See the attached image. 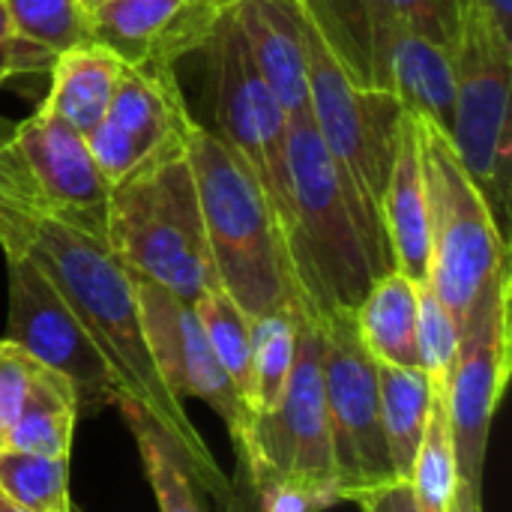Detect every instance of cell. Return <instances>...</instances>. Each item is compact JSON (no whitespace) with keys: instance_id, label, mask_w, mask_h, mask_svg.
<instances>
[{"instance_id":"6da1fadb","label":"cell","mask_w":512,"mask_h":512,"mask_svg":"<svg viewBox=\"0 0 512 512\" xmlns=\"http://www.w3.org/2000/svg\"><path fill=\"white\" fill-rule=\"evenodd\" d=\"M24 252L51 279L57 294L108 360L123 393L120 402H135L144 408L174 441L198 489L228 507L234 489L216 465L201 432L192 426L186 405L159 378L144 342L132 276L111 255L108 243L96 234L42 216L36 219Z\"/></svg>"},{"instance_id":"7a4b0ae2","label":"cell","mask_w":512,"mask_h":512,"mask_svg":"<svg viewBox=\"0 0 512 512\" xmlns=\"http://www.w3.org/2000/svg\"><path fill=\"white\" fill-rule=\"evenodd\" d=\"M288 198L282 237L294 300L312 318L354 312L393 261L312 123H288Z\"/></svg>"},{"instance_id":"3957f363","label":"cell","mask_w":512,"mask_h":512,"mask_svg":"<svg viewBox=\"0 0 512 512\" xmlns=\"http://www.w3.org/2000/svg\"><path fill=\"white\" fill-rule=\"evenodd\" d=\"M186 156L222 291L246 318H261L294 303L285 237L252 168L228 141L198 120L189 129Z\"/></svg>"},{"instance_id":"277c9868","label":"cell","mask_w":512,"mask_h":512,"mask_svg":"<svg viewBox=\"0 0 512 512\" xmlns=\"http://www.w3.org/2000/svg\"><path fill=\"white\" fill-rule=\"evenodd\" d=\"M105 243L132 276L183 303H195L216 282L186 153L111 186Z\"/></svg>"},{"instance_id":"5b68a950","label":"cell","mask_w":512,"mask_h":512,"mask_svg":"<svg viewBox=\"0 0 512 512\" xmlns=\"http://www.w3.org/2000/svg\"><path fill=\"white\" fill-rule=\"evenodd\" d=\"M306 33L309 114L357 204L381 225L378 207L396 159L405 108L372 87L327 33L315 0H300Z\"/></svg>"},{"instance_id":"8992f818","label":"cell","mask_w":512,"mask_h":512,"mask_svg":"<svg viewBox=\"0 0 512 512\" xmlns=\"http://www.w3.org/2000/svg\"><path fill=\"white\" fill-rule=\"evenodd\" d=\"M414 132L429 216L426 285L462 330L480 294L510 264V243L483 192L468 177L447 129L414 114Z\"/></svg>"},{"instance_id":"52a82bcc","label":"cell","mask_w":512,"mask_h":512,"mask_svg":"<svg viewBox=\"0 0 512 512\" xmlns=\"http://www.w3.org/2000/svg\"><path fill=\"white\" fill-rule=\"evenodd\" d=\"M234 453L240 459V474L249 480V486L282 480L315 492L327 501V507L339 504L333 435L321 375V339L315 318L300 303L297 357L288 390L273 414L249 420V429Z\"/></svg>"},{"instance_id":"ba28073f","label":"cell","mask_w":512,"mask_h":512,"mask_svg":"<svg viewBox=\"0 0 512 512\" xmlns=\"http://www.w3.org/2000/svg\"><path fill=\"white\" fill-rule=\"evenodd\" d=\"M510 81L512 42L495 33L477 9H465L456 42V102L447 135L504 234L510 228L512 189Z\"/></svg>"},{"instance_id":"9c48e42d","label":"cell","mask_w":512,"mask_h":512,"mask_svg":"<svg viewBox=\"0 0 512 512\" xmlns=\"http://www.w3.org/2000/svg\"><path fill=\"white\" fill-rule=\"evenodd\" d=\"M216 135L228 141L264 186L279 228L288 219V117L267 87L228 0L222 21L201 48Z\"/></svg>"},{"instance_id":"30bf717a","label":"cell","mask_w":512,"mask_h":512,"mask_svg":"<svg viewBox=\"0 0 512 512\" xmlns=\"http://www.w3.org/2000/svg\"><path fill=\"white\" fill-rule=\"evenodd\" d=\"M321 339L324 399L333 435V459L339 480V504L396 483L378 396V363L363 348L354 312H330L315 318Z\"/></svg>"},{"instance_id":"8fae6325","label":"cell","mask_w":512,"mask_h":512,"mask_svg":"<svg viewBox=\"0 0 512 512\" xmlns=\"http://www.w3.org/2000/svg\"><path fill=\"white\" fill-rule=\"evenodd\" d=\"M510 264L480 294L459 330V351L444 384V405L456 450L459 480L483 486L495 411L507 393L512 369Z\"/></svg>"},{"instance_id":"7c38bea8","label":"cell","mask_w":512,"mask_h":512,"mask_svg":"<svg viewBox=\"0 0 512 512\" xmlns=\"http://www.w3.org/2000/svg\"><path fill=\"white\" fill-rule=\"evenodd\" d=\"M6 291L9 309L3 339L45 369L63 375L78 396L81 417L99 414L123 399L108 360L27 252L6 255Z\"/></svg>"},{"instance_id":"4fadbf2b","label":"cell","mask_w":512,"mask_h":512,"mask_svg":"<svg viewBox=\"0 0 512 512\" xmlns=\"http://www.w3.org/2000/svg\"><path fill=\"white\" fill-rule=\"evenodd\" d=\"M195 117L174 69H123L117 93L87 135V144L111 186L186 153Z\"/></svg>"},{"instance_id":"5bb4252c","label":"cell","mask_w":512,"mask_h":512,"mask_svg":"<svg viewBox=\"0 0 512 512\" xmlns=\"http://www.w3.org/2000/svg\"><path fill=\"white\" fill-rule=\"evenodd\" d=\"M132 285H135L144 342L159 378L180 402L186 399L204 402L225 423L231 444L237 450L249 429V417L237 387L231 384L222 363L216 360L192 303H183L171 291L138 276H132Z\"/></svg>"},{"instance_id":"9a60e30c","label":"cell","mask_w":512,"mask_h":512,"mask_svg":"<svg viewBox=\"0 0 512 512\" xmlns=\"http://www.w3.org/2000/svg\"><path fill=\"white\" fill-rule=\"evenodd\" d=\"M324 27L372 87L387 90L405 111L423 114L450 132L456 102V48L432 42L396 21L363 24L345 33H336L327 21Z\"/></svg>"},{"instance_id":"2e32d148","label":"cell","mask_w":512,"mask_h":512,"mask_svg":"<svg viewBox=\"0 0 512 512\" xmlns=\"http://www.w3.org/2000/svg\"><path fill=\"white\" fill-rule=\"evenodd\" d=\"M15 147L36 186L42 216L105 240L111 183L105 180L87 135L39 105V111L15 123Z\"/></svg>"},{"instance_id":"e0dca14e","label":"cell","mask_w":512,"mask_h":512,"mask_svg":"<svg viewBox=\"0 0 512 512\" xmlns=\"http://www.w3.org/2000/svg\"><path fill=\"white\" fill-rule=\"evenodd\" d=\"M228 0H105L93 6L96 45L129 69H174L201 51Z\"/></svg>"},{"instance_id":"ac0fdd59","label":"cell","mask_w":512,"mask_h":512,"mask_svg":"<svg viewBox=\"0 0 512 512\" xmlns=\"http://www.w3.org/2000/svg\"><path fill=\"white\" fill-rule=\"evenodd\" d=\"M249 51L288 123H312L300 0H231Z\"/></svg>"},{"instance_id":"d6986e66","label":"cell","mask_w":512,"mask_h":512,"mask_svg":"<svg viewBox=\"0 0 512 512\" xmlns=\"http://www.w3.org/2000/svg\"><path fill=\"white\" fill-rule=\"evenodd\" d=\"M381 231L393 270L405 273L414 282L429 276V216H426V186L414 132V114L405 111L396 159L387 174V186L378 207Z\"/></svg>"},{"instance_id":"ffe728a7","label":"cell","mask_w":512,"mask_h":512,"mask_svg":"<svg viewBox=\"0 0 512 512\" xmlns=\"http://www.w3.org/2000/svg\"><path fill=\"white\" fill-rule=\"evenodd\" d=\"M123 69L126 66L96 42L60 51L48 69V96L42 108L66 120L81 135H90L105 117Z\"/></svg>"},{"instance_id":"44dd1931","label":"cell","mask_w":512,"mask_h":512,"mask_svg":"<svg viewBox=\"0 0 512 512\" xmlns=\"http://www.w3.org/2000/svg\"><path fill=\"white\" fill-rule=\"evenodd\" d=\"M417 309L420 282L399 270H387L372 282L354 309V327L375 363L420 369L417 357Z\"/></svg>"},{"instance_id":"7402d4cb","label":"cell","mask_w":512,"mask_h":512,"mask_svg":"<svg viewBox=\"0 0 512 512\" xmlns=\"http://www.w3.org/2000/svg\"><path fill=\"white\" fill-rule=\"evenodd\" d=\"M78 420L81 414L72 384L63 375L42 366L0 447L69 459Z\"/></svg>"},{"instance_id":"603a6c76","label":"cell","mask_w":512,"mask_h":512,"mask_svg":"<svg viewBox=\"0 0 512 512\" xmlns=\"http://www.w3.org/2000/svg\"><path fill=\"white\" fill-rule=\"evenodd\" d=\"M378 396H381V429H384L393 477L408 483L432 408V384L423 369L378 363Z\"/></svg>"},{"instance_id":"cb8c5ba5","label":"cell","mask_w":512,"mask_h":512,"mask_svg":"<svg viewBox=\"0 0 512 512\" xmlns=\"http://www.w3.org/2000/svg\"><path fill=\"white\" fill-rule=\"evenodd\" d=\"M294 357H297V303L252 318L249 378L243 390V408L249 420L267 417L279 408L291 381Z\"/></svg>"},{"instance_id":"d4e9b609","label":"cell","mask_w":512,"mask_h":512,"mask_svg":"<svg viewBox=\"0 0 512 512\" xmlns=\"http://www.w3.org/2000/svg\"><path fill=\"white\" fill-rule=\"evenodd\" d=\"M318 6L336 33L396 21L447 48H456L465 15V0H318Z\"/></svg>"},{"instance_id":"484cf974","label":"cell","mask_w":512,"mask_h":512,"mask_svg":"<svg viewBox=\"0 0 512 512\" xmlns=\"http://www.w3.org/2000/svg\"><path fill=\"white\" fill-rule=\"evenodd\" d=\"M132 432L141 456V471L147 486L153 489V498L159 512H207L201 504V489L186 471L174 441L153 423V417L138 408L135 402H117L114 405Z\"/></svg>"},{"instance_id":"4316f807","label":"cell","mask_w":512,"mask_h":512,"mask_svg":"<svg viewBox=\"0 0 512 512\" xmlns=\"http://www.w3.org/2000/svg\"><path fill=\"white\" fill-rule=\"evenodd\" d=\"M408 486L414 492V501H417L420 512L450 510V501H453L456 486H459V471H456V450H453L444 390H432V408H429V420H426L420 450H417L414 465H411Z\"/></svg>"},{"instance_id":"83f0119b","label":"cell","mask_w":512,"mask_h":512,"mask_svg":"<svg viewBox=\"0 0 512 512\" xmlns=\"http://www.w3.org/2000/svg\"><path fill=\"white\" fill-rule=\"evenodd\" d=\"M0 492L30 512H72L69 459L0 447Z\"/></svg>"},{"instance_id":"f1b7e54d","label":"cell","mask_w":512,"mask_h":512,"mask_svg":"<svg viewBox=\"0 0 512 512\" xmlns=\"http://www.w3.org/2000/svg\"><path fill=\"white\" fill-rule=\"evenodd\" d=\"M18 36L51 54L93 45V6L87 0H3Z\"/></svg>"},{"instance_id":"f546056e","label":"cell","mask_w":512,"mask_h":512,"mask_svg":"<svg viewBox=\"0 0 512 512\" xmlns=\"http://www.w3.org/2000/svg\"><path fill=\"white\" fill-rule=\"evenodd\" d=\"M42 219L36 186L15 147V123L0 114V246L3 255L27 249L30 231Z\"/></svg>"},{"instance_id":"4dcf8cb0","label":"cell","mask_w":512,"mask_h":512,"mask_svg":"<svg viewBox=\"0 0 512 512\" xmlns=\"http://www.w3.org/2000/svg\"><path fill=\"white\" fill-rule=\"evenodd\" d=\"M192 309L207 333L216 360L222 363L225 375L231 378L243 402V390L249 378V351H252V318L243 315V309L222 291L219 282H213L192 303Z\"/></svg>"},{"instance_id":"1f68e13d","label":"cell","mask_w":512,"mask_h":512,"mask_svg":"<svg viewBox=\"0 0 512 512\" xmlns=\"http://www.w3.org/2000/svg\"><path fill=\"white\" fill-rule=\"evenodd\" d=\"M459 351V324L438 300V294L420 282V309H417V357L432 390H444L453 360Z\"/></svg>"},{"instance_id":"d6a6232c","label":"cell","mask_w":512,"mask_h":512,"mask_svg":"<svg viewBox=\"0 0 512 512\" xmlns=\"http://www.w3.org/2000/svg\"><path fill=\"white\" fill-rule=\"evenodd\" d=\"M42 363H36L30 354H24L9 339H0V444L15 423Z\"/></svg>"},{"instance_id":"836d02e7","label":"cell","mask_w":512,"mask_h":512,"mask_svg":"<svg viewBox=\"0 0 512 512\" xmlns=\"http://www.w3.org/2000/svg\"><path fill=\"white\" fill-rule=\"evenodd\" d=\"M57 54L48 48L27 42L24 36L15 33L6 6L0 0V87L15 84L18 78H33V75H48L51 63Z\"/></svg>"},{"instance_id":"e575fe53","label":"cell","mask_w":512,"mask_h":512,"mask_svg":"<svg viewBox=\"0 0 512 512\" xmlns=\"http://www.w3.org/2000/svg\"><path fill=\"white\" fill-rule=\"evenodd\" d=\"M261 512H321L327 510V501L318 498L315 492L297 486V483H282V480H267L252 486Z\"/></svg>"},{"instance_id":"d590c367","label":"cell","mask_w":512,"mask_h":512,"mask_svg":"<svg viewBox=\"0 0 512 512\" xmlns=\"http://www.w3.org/2000/svg\"><path fill=\"white\" fill-rule=\"evenodd\" d=\"M360 510L363 512H420L417 501H414V492L408 483L396 480L390 486H381L369 495H363L360 501Z\"/></svg>"},{"instance_id":"8d00e7d4","label":"cell","mask_w":512,"mask_h":512,"mask_svg":"<svg viewBox=\"0 0 512 512\" xmlns=\"http://www.w3.org/2000/svg\"><path fill=\"white\" fill-rule=\"evenodd\" d=\"M465 9H477L495 33L512 42V0H465Z\"/></svg>"},{"instance_id":"74e56055","label":"cell","mask_w":512,"mask_h":512,"mask_svg":"<svg viewBox=\"0 0 512 512\" xmlns=\"http://www.w3.org/2000/svg\"><path fill=\"white\" fill-rule=\"evenodd\" d=\"M447 512H483V486H474V483L459 480L456 495H453L450 510Z\"/></svg>"},{"instance_id":"f35d334b","label":"cell","mask_w":512,"mask_h":512,"mask_svg":"<svg viewBox=\"0 0 512 512\" xmlns=\"http://www.w3.org/2000/svg\"><path fill=\"white\" fill-rule=\"evenodd\" d=\"M75 510V507H72ZM0 512H30V510H24V507H18V504H12L3 492H0Z\"/></svg>"},{"instance_id":"ab89813d","label":"cell","mask_w":512,"mask_h":512,"mask_svg":"<svg viewBox=\"0 0 512 512\" xmlns=\"http://www.w3.org/2000/svg\"><path fill=\"white\" fill-rule=\"evenodd\" d=\"M90 6H99V3H105V0H87Z\"/></svg>"},{"instance_id":"60d3db41","label":"cell","mask_w":512,"mask_h":512,"mask_svg":"<svg viewBox=\"0 0 512 512\" xmlns=\"http://www.w3.org/2000/svg\"><path fill=\"white\" fill-rule=\"evenodd\" d=\"M72 512H84V510H78V507H75V510H72Z\"/></svg>"}]
</instances>
